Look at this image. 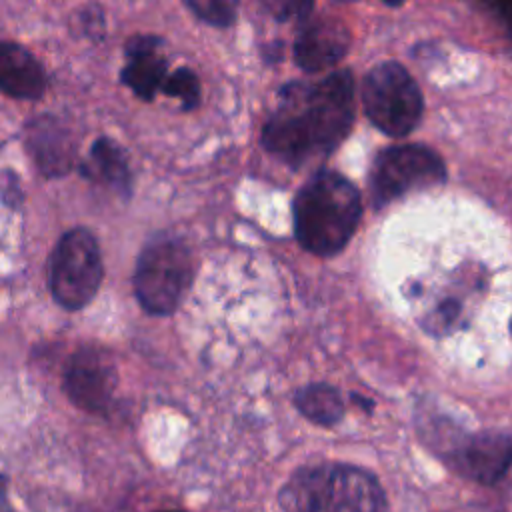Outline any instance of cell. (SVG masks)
<instances>
[{"label": "cell", "mask_w": 512, "mask_h": 512, "mask_svg": "<svg viewBox=\"0 0 512 512\" xmlns=\"http://www.w3.org/2000/svg\"><path fill=\"white\" fill-rule=\"evenodd\" d=\"M354 122V78L336 70L320 82H290L262 128L264 148L292 168L328 156Z\"/></svg>", "instance_id": "obj_1"}, {"label": "cell", "mask_w": 512, "mask_h": 512, "mask_svg": "<svg viewBox=\"0 0 512 512\" xmlns=\"http://www.w3.org/2000/svg\"><path fill=\"white\" fill-rule=\"evenodd\" d=\"M292 216L300 246L314 256L328 258L338 254L356 232L362 198L346 176L320 168L296 192Z\"/></svg>", "instance_id": "obj_2"}, {"label": "cell", "mask_w": 512, "mask_h": 512, "mask_svg": "<svg viewBox=\"0 0 512 512\" xmlns=\"http://www.w3.org/2000/svg\"><path fill=\"white\" fill-rule=\"evenodd\" d=\"M278 502L282 512H388L376 476L344 462L296 470L282 486Z\"/></svg>", "instance_id": "obj_3"}, {"label": "cell", "mask_w": 512, "mask_h": 512, "mask_svg": "<svg viewBox=\"0 0 512 512\" xmlns=\"http://www.w3.org/2000/svg\"><path fill=\"white\" fill-rule=\"evenodd\" d=\"M140 306L152 316H168L192 284V252L176 236L160 234L142 248L132 276Z\"/></svg>", "instance_id": "obj_4"}, {"label": "cell", "mask_w": 512, "mask_h": 512, "mask_svg": "<svg viewBox=\"0 0 512 512\" xmlns=\"http://www.w3.org/2000/svg\"><path fill=\"white\" fill-rule=\"evenodd\" d=\"M362 102L370 122L392 138L410 134L424 110L416 80L398 62H380L366 74Z\"/></svg>", "instance_id": "obj_5"}, {"label": "cell", "mask_w": 512, "mask_h": 512, "mask_svg": "<svg viewBox=\"0 0 512 512\" xmlns=\"http://www.w3.org/2000/svg\"><path fill=\"white\" fill-rule=\"evenodd\" d=\"M104 268L94 234L72 228L58 240L48 264V288L66 310H80L96 296Z\"/></svg>", "instance_id": "obj_6"}, {"label": "cell", "mask_w": 512, "mask_h": 512, "mask_svg": "<svg viewBox=\"0 0 512 512\" xmlns=\"http://www.w3.org/2000/svg\"><path fill=\"white\" fill-rule=\"evenodd\" d=\"M446 180L442 158L428 146L404 144L380 152L370 170V198L382 208L406 192L438 186Z\"/></svg>", "instance_id": "obj_7"}, {"label": "cell", "mask_w": 512, "mask_h": 512, "mask_svg": "<svg viewBox=\"0 0 512 512\" xmlns=\"http://www.w3.org/2000/svg\"><path fill=\"white\" fill-rule=\"evenodd\" d=\"M442 456L462 476L492 486L502 480L512 464V440L502 432L452 436L442 442Z\"/></svg>", "instance_id": "obj_8"}, {"label": "cell", "mask_w": 512, "mask_h": 512, "mask_svg": "<svg viewBox=\"0 0 512 512\" xmlns=\"http://www.w3.org/2000/svg\"><path fill=\"white\" fill-rule=\"evenodd\" d=\"M118 384V370L110 352L88 346L74 352L64 370V392L82 410L104 414Z\"/></svg>", "instance_id": "obj_9"}, {"label": "cell", "mask_w": 512, "mask_h": 512, "mask_svg": "<svg viewBox=\"0 0 512 512\" xmlns=\"http://www.w3.org/2000/svg\"><path fill=\"white\" fill-rule=\"evenodd\" d=\"M350 48L348 28L334 16H322L308 20L292 48L294 62L304 72H318L340 62Z\"/></svg>", "instance_id": "obj_10"}, {"label": "cell", "mask_w": 512, "mask_h": 512, "mask_svg": "<svg viewBox=\"0 0 512 512\" xmlns=\"http://www.w3.org/2000/svg\"><path fill=\"white\" fill-rule=\"evenodd\" d=\"M26 148L46 178H58L70 172L76 146L70 130L56 116L34 118L26 128Z\"/></svg>", "instance_id": "obj_11"}, {"label": "cell", "mask_w": 512, "mask_h": 512, "mask_svg": "<svg viewBox=\"0 0 512 512\" xmlns=\"http://www.w3.org/2000/svg\"><path fill=\"white\" fill-rule=\"evenodd\" d=\"M162 40L154 34H136L126 42V64L120 72L122 84H126L136 96L150 102L166 82V58L160 52Z\"/></svg>", "instance_id": "obj_12"}, {"label": "cell", "mask_w": 512, "mask_h": 512, "mask_svg": "<svg viewBox=\"0 0 512 512\" xmlns=\"http://www.w3.org/2000/svg\"><path fill=\"white\" fill-rule=\"evenodd\" d=\"M0 88L12 98L36 100L46 90V72L26 48L4 42L0 46Z\"/></svg>", "instance_id": "obj_13"}, {"label": "cell", "mask_w": 512, "mask_h": 512, "mask_svg": "<svg viewBox=\"0 0 512 512\" xmlns=\"http://www.w3.org/2000/svg\"><path fill=\"white\" fill-rule=\"evenodd\" d=\"M80 172L96 182L114 188L118 194H130V168L124 150L112 138H98L88 158L80 164Z\"/></svg>", "instance_id": "obj_14"}, {"label": "cell", "mask_w": 512, "mask_h": 512, "mask_svg": "<svg viewBox=\"0 0 512 512\" xmlns=\"http://www.w3.org/2000/svg\"><path fill=\"white\" fill-rule=\"evenodd\" d=\"M294 404L302 416L318 426H334L344 416V400L330 384H308L300 388Z\"/></svg>", "instance_id": "obj_15"}, {"label": "cell", "mask_w": 512, "mask_h": 512, "mask_svg": "<svg viewBox=\"0 0 512 512\" xmlns=\"http://www.w3.org/2000/svg\"><path fill=\"white\" fill-rule=\"evenodd\" d=\"M162 92L172 98H178L182 104V110H194L200 102L198 76L190 68L180 66L166 78Z\"/></svg>", "instance_id": "obj_16"}, {"label": "cell", "mask_w": 512, "mask_h": 512, "mask_svg": "<svg viewBox=\"0 0 512 512\" xmlns=\"http://www.w3.org/2000/svg\"><path fill=\"white\" fill-rule=\"evenodd\" d=\"M184 6L194 12L200 20L224 28L236 20V2H222V0H192L184 2Z\"/></svg>", "instance_id": "obj_17"}, {"label": "cell", "mask_w": 512, "mask_h": 512, "mask_svg": "<svg viewBox=\"0 0 512 512\" xmlns=\"http://www.w3.org/2000/svg\"><path fill=\"white\" fill-rule=\"evenodd\" d=\"M270 10H274V16L278 20L286 18H308V12L314 8L312 2H282V4H268Z\"/></svg>", "instance_id": "obj_18"}, {"label": "cell", "mask_w": 512, "mask_h": 512, "mask_svg": "<svg viewBox=\"0 0 512 512\" xmlns=\"http://www.w3.org/2000/svg\"><path fill=\"white\" fill-rule=\"evenodd\" d=\"M158 512H184V510H158Z\"/></svg>", "instance_id": "obj_19"}, {"label": "cell", "mask_w": 512, "mask_h": 512, "mask_svg": "<svg viewBox=\"0 0 512 512\" xmlns=\"http://www.w3.org/2000/svg\"><path fill=\"white\" fill-rule=\"evenodd\" d=\"M510 332H512V322H510Z\"/></svg>", "instance_id": "obj_20"}]
</instances>
